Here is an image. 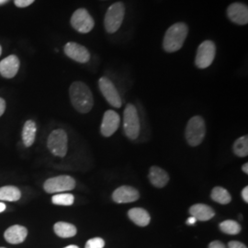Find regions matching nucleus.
I'll use <instances>...</instances> for the list:
<instances>
[{"label":"nucleus","mask_w":248,"mask_h":248,"mask_svg":"<svg viewBox=\"0 0 248 248\" xmlns=\"http://www.w3.org/2000/svg\"><path fill=\"white\" fill-rule=\"evenodd\" d=\"M69 96L73 107L80 113H88L93 105V95L89 87L80 81L74 82L69 89Z\"/></svg>","instance_id":"obj_1"},{"label":"nucleus","mask_w":248,"mask_h":248,"mask_svg":"<svg viewBox=\"0 0 248 248\" xmlns=\"http://www.w3.org/2000/svg\"><path fill=\"white\" fill-rule=\"evenodd\" d=\"M188 33V28L184 22H177L169 27L164 36L163 48L168 53H175L182 48Z\"/></svg>","instance_id":"obj_2"},{"label":"nucleus","mask_w":248,"mask_h":248,"mask_svg":"<svg viewBox=\"0 0 248 248\" xmlns=\"http://www.w3.org/2000/svg\"><path fill=\"white\" fill-rule=\"evenodd\" d=\"M206 126L203 118L201 116L192 117L186 124L185 136L190 146L200 145L205 137Z\"/></svg>","instance_id":"obj_3"},{"label":"nucleus","mask_w":248,"mask_h":248,"mask_svg":"<svg viewBox=\"0 0 248 248\" xmlns=\"http://www.w3.org/2000/svg\"><path fill=\"white\" fill-rule=\"evenodd\" d=\"M125 16V6L123 2H116L111 5L105 14L104 27L107 32L114 33L122 26Z\"/></svg>","instance_id":"obj_4"},{"label":"nucleus","mask_w":248,"mask_h":248,"mask_svg":"<svg viewBox=\"0 0 248 248\" xmlns=\"http://www.w3.org/2000/svg\"><path fill=\"white\" fill-rule=\"evenodd\" d=\"M140 120L136 108L133 104H127L124 114V129L125 135L135 140L140 134Z\"/></svg>","instance_id":"obj_5"},{"label":"nucleus","mask_w":248,"mask_h":248,"mask_svg":"<svg viewBox=\"0 0 248 248\" xmlns=\"http://www.w3.org/2000/svg\"><path fill=\"white\" fill-rule=\"evenodd\" d=\"M67 134L62 129L54 130L48 137L47 147L55 156L64 157L67 154Z\"/></svg>","instance_id":"obj_6"},{"label":"nucleus","mask_w":248,"mask_h":248,"mask_svg":"<svg viewBox=\"0 0 248 248\" xmlns=\"http://www.w3.org/2000/svg\"><path fill=\"white\" fill-rule=\"evenodd\" d=\"M216 46L213 41H204L202 43L197 51L196 55V66L200 69H205L209 67L215 58Z\"/></svg>","instance_id":"obj_7"},{"label":"nucleus","mask_w":248,"mask_h":248,"mask_svg":"<svg viewBox=\"0 0 248 248\" xmlns=\"http://www.w3.org/2000/svg\"><path fill=\"white\" fill-rule=\"evenodd\" d=\"M76 187V180L70 176H58L47 179L44 188L47 193H57L70 191Z\"/></svg>","instance_id":"obj_8"},{"label":"nucleus","mask_w":248,"mask_h":248,"mask_svg":"<svg viewBox=\"0 0 248 248\" xmlns=\"http://www.w3.org/2000/svg\"><path fill=\"white\" fill-rule=\"evenodd\" d=\"M71 25L80 33H89L95 26V21L87 9H78L72 15Z\"/></svg>","instance_id":"obj_9"},{"label":"nucleus","mask_w":248,"mask_h":248,"mask_svg":"<svg viewBox=\"0 0 248 248\" xmlns=\"http://www.w3.org/2000/svg\"><path fill=\"white\" fill-rule=\"evenodd\" d=\"M98 87L107 101L114 108L122 107V99L114 84L107 78H101L98 80Z\"/></svg>","instance_id":"obj_10"},{"label":"nucleus","mask_w":248,"mask_h":248,"mask_svg":"<svg viewBox=\"0 0 248 248\" xmlns=\"http://www.w3.org/2000/svg\"><path fill=\"white\" fill-rule=\"evenodd\" d=\"M64 53L72 60L80 63H86L90 59V53L89 50L83 45L77 43H67L64 45Z\"/></svg>","instance_id":"obj_11"},{"label":"nucleus","mask_w":248,"mask_h":248,"mask_svg":"<svg viewBox=\"0 0 248 248\" xmlns=\"http://www.w3.org/2000/svg\"><path fill=\"white\" fill-rule=\"evenodd\" d=\"M120 123H121L120 116L116 111L111 109L107 110L103 115V120L100 127L101 134L105 137L111 136L118 130Z\"/></svg>","instance_id":"obj_12"},{"label":"nucleus","mask_w":248,"mask_h":248,"mask_svg":"<svg viewBox=\"0 0 248 248\" xmlns=\"http://www.w3.org/2000/svg\"><path fill=\"white\" fill-rule=\"evenodd\" d=\"M227 16L232 22L238 25H247L248 23V8L243 3H232L227 9Z\"/></svg>","instance_id":"obj_13"},{"label":"nucleus","mask_w":248,"mask_h":248,"mask_svg":"<svg viewBox=\"0 0 248 248\" xmlns=\"http://www.w3.org/2000/svg\"><path fill=\"white\" fill-rule=\"evenodd\" d=\"M139 198V191L130 186H120L112 194V200L117 203H131L136 202Z\"/></svg>","instance_id":"obj_14"},{"label":"nucleus","mask_w":248,"mask_h":248,"mask_svg":"<svg viewBox=\"0 0 248 248\" xmlns=\"http://www.w3.org/2000/svg\"><path fill=\"white\" fill-rule=\"evenodd\" d=\"M19 69V60L16 55H9L0 62V75L5 78H14Z\"/></svg>","instance_id":"obj_15"},{"label":"nucleus","mask_w":248,"mask_h":248,"mask_svg":"<svg viewBox=\"0 0 248 248\" xmlns=\"http://www.w3.org/2000/svg\"><path fill=\"white\" fill-rule=\"evenodd\" d=\"M27 235L28 230L26 227L21 225H13L8 228L4 233V237L6 241L12 245L21 244L26 239Z\"/></svg>","instance_id":"obj_16"},{"label":"nucleus","mask_w":248,"mask_h":248,"mask_svg":"<svg viewBox=\"0 0 248 248\" xmlns=\"http://www.w3.org/2000/svg\"><path fill=\"white\" fill-rule=\"evenodd\" d=\"M189 213L194 217L197 221L206 222L213 219L215 215V212L213 208L205 204H195L192 205L189 209Z\"/></svg>","instance_id":"obj_17"},{"label":"nucleus","mask_w":248,"mask_h":248,"mask_svg":"<svg viewBox=\"0 0 248 248\" xmlns=\"http://www.w3.org/2000/svg\"><path fill=\"white\" fill-rule=\"evenodd\" d=\"M149 180L155 187H164L169 183V174L158 167H152L149 171Z\"/></svg>","instance_id":"obj_18"},{"label":"nucleus","mask_w":248,"mask_h":248,"mask_svg":"<svg viewBox=\"0 0 248 248\" xmlns=\"http://www.w3.org/2000/svg\"><path fill=\"white\" fill-rule=\"evenodd\" d=\"M128 216L132 222L138 226L144 227L150 223V214L142 208H133L128 212Z\"/></svg>","instance_id":"obj_19"},{"label":"nucleus","mask_w":248,"mask_h":248,"mask_svg":"<svg viewBox=\"0 0 248 248\" xmlns=\"http://www.w3.org/2000/svg\"><path fill=\"white\" fill-rule=\"evenodd\" d=\"M36 133H37V126L35 123L31 120L27 121L24 124L22 133H21L22 142L26 147H30L33 144V142L35 141Z\"/></svg>","instance_id":"obj_20"},{"label":"nucleus","mask_w":248,"mask_h":248,"mask_svg":"<svg viewBox=\"0 0 248 248\" xmlns=\"http://www.w3.org/2000/svg\"><path fill=\"white\" fill-rule=\"evenodd\" d=\"M54 232L62 238H70L77 234L78 230L75 225L69 222H58L53 226Z\"/></svg>","instance_id":"obj_21"},{"label":"nucleus","mask_w":248,"mask_h":248,"mask_svg":"<svg viewBox=\"0 0 248 248\" xmlns=\"http://www.w3.org/2000/svg\"><path fill=\"white\" fill-rule=\"evenodd\" d=\"M21 197V192L17 186H5L0 187V201L18 202Z\"/></svg>","instance_id":"obj_22"},{"label":"nucleus","mask_w":248,"mask_h":248,"mask_svg":"<svg viewBox=\"0 0 248 248\" xmlns=\"http://www.w3.org/2000/svg\"><path fill=\"white\" fill-rule=\"evenodd\" d=\"M211 198L214 202L222 205L229 204L232 202L230 193L228 192L227 189L223 188L222 186H215L212 190Z\"/></svg>","instance_id":"obj_23"},{"label":"nucleus","mask_w":248,"mask_h":248,"mask_svg":"<svg viewBox=\"0 0 248 248\" xmlns=\"http://www.w3.org/2000/svg\"><path fill=\"white\" fill-rule=\"evenodd\" d=\"M233 153L239 157H246L248 155V137L242 136L233 144Z\"/></svg>","instance_id":"obj_24"},{"label":"nucleus","mask_w":248,"mask_h":248,"mask_svg":"<svg viewBox=\"0 0 248 248\" xmlns=\"http://www.w3.org/2000/svg\"><path fill=\"white\" fill-rule=\"evenodd\" d=\"M220 229L222 232H224L226 234L235 235V234H238L241 232V226L236 221L226 220V221L220 223Z\"/></svg>","instance_id":"obj_25"},{"label":"nucleus","mask_w":248,"mask_h":248,"mask_svg":"<svg viewBox=\"0 0 248 248\" xmlns=\"http://www.w3.org/2000/svg\"><path fill=\"white\" fill-rule=\"evenodd\" d=\"M75 202V197L70 193L56 194L52 198V202L60 206H71Z\"/></svg>","instance_id":"obj_26"},{"label":"nucleus","mask_w":248,"mask_h":248,"mask_svg":"<svg viewBox=\"0 0 248 248\" xmlns=\"http://www.w3.org/2000/svg\"><path fill=\"white\" fill-rule=\"evenodd\" d=\"M104 246H105L104 240L100 237H95L87 242L85 248H103Z\"/></svg>","instance_id":"obj_27"},{"label":"nucleus","mask_w":248,"mask_h":248,"mask_svg":"<svg viewBox=\"0 0 248 248\" xmlns=\"http://www.w3.org/2000/svg\"><path fill=\"white\" fill-rule=\"evenodd\" d=\"M35 0H14V4L18 8H26L31 5Z\"/></svg>","instance_id":"obj_28"},{"label":"nucleus","mask_w":248,"mask_h":248,"mask_svg":"<svg viewBox=\"0 0 248 248\" xmlns=\"http://www.w3.org/2000/svg\"><path fill=\"white\" fill-rule=\"evenodd\" d=\"M228 248H248L244 244H242L241 242L237 241H231L228 244Z\"/></svg>","instance_id":"obj_29"},{"label":"nucleus","mask_w":248,"mask_h":248,"mask_svg":"<svg viewBox=\"0 0 248 248\" xmlns=\"http://www.w3.org/2000/svg\"><path fill=\"white\" fill-rule=\"evenodd\" d=\"M209 248H227L225 246H224V244H222V242H220V241H213L212 242L211 244H210V246H209Z\"/></svg>","instance_id":"obj_30"},{"label":"nucleus","mask_w":248,"mask_h":248,"mask_svg":"<svg viewBox=\"0 0 248 248\" xmlns=\"http://www.w3.org/2000/svg\"><path fill=\"white\" fill-rule=\"evenodd\" d=\"M6 110V101L2 98H0V117L4 114Z\"/></svg>","instance_id":"obj_31"},{"label":"nucleus","mask_w":248,"mask_h":248,"mask_svg":"<svg viewBox=\"0 0 248 248\" xmlns=\"http://www.w3.org/2000/svg\"><path fill=\"white\" fill-rule=\"evenodd\" d=\"M242 198L245 201L246 203L248 202V186H246L243 190H242Z\"/></svg>","instance_id":"obj_32"},{"label":"nucleus","mask_w":248,"mask_h":248,"mask_svg":"<svg viewBox=\"0 0 248 248\" xmlns=\"http://www.w3.org/2000/svg\"><path fill=\"white\" fill-rule=\"evenodd\" d=\"M196 222H197V220H196L194 217H192V216H190L187 220H186V224H188V225H193V224H195Z\"/></svg>","instance_id":"obj_33"},{"label":"nucleus","mask_w":248,"mask_h":248,"mask_svg":"<svg viewBox=\"0 0 248 248\" xmlns=\"http://www.w3.org/2000/svg\"><path fill=\"white\" fill-rule=\"evenodd\" d=\"M242 170H243V172L245 173V174H248V163H246L245 165H243V167H242Z\"/></svg>","instance_id":"obj_34"},{"label":"nucleus","mask_w":248,"mask_h":248,"mask_svg":"<svg viewBox=\"0 0 248 248\" xmlns=\"http://www.w3.org/2000/svg\"><path fill=\"white\" fill-rule=\"evenodd\" d=\"M6 205L5 203H3V202H0V213H3L5 210H6Z\"/></svg>","instance_id":"obj_35"},{"label":"nucleus","mask_w":248,"mask_h":248,"mask_svg":"<svg viewBox=\"0 0 248 248\" xmlns=\"http://www.w3.org/2000/svg\"><path fill=\"white\" fill-rule=\"evenodd\" d=\"M9 0H0V5H3L5 3H7Z\"/></svg>","instance_id":"obj_36"},{"label":"nucleus","mask_w":248,"mask_h":248,"mask_svg":"<svg viewBox=\"0 0 248 248\" xmlns=\"http://www.w3.org/2000/svg\"><path fill=\"white\" fill-rule=\"evenodd\" d=\"M79 248L78 247H77V246H74V245H72V246H68V247H66V248Z\"/></svg>","instance_id":"obj_37"},{"label":"nucleus","mask_w":248,"mask_h":248,"mask_svg":"<svg viewBox=\"0 0 248 248\" xmlns=\"http://www.w3.org/2000/svg\"><path fill=\"white\" fill-rule=\"evenodd\" d=\"M1 53H2V48H1V46H0V55H1Z\"/></svg>","instance_id":"obj_38"},{"label":"nucleus","mask_w":248,"mask_h":248,"mask_svg":"<svg viewBox=\"0 0 248 248\" xmlns=\"http://www.w3.org/2000/svg\"></svg>","instance_id":"obj_39"}]
</instances>
